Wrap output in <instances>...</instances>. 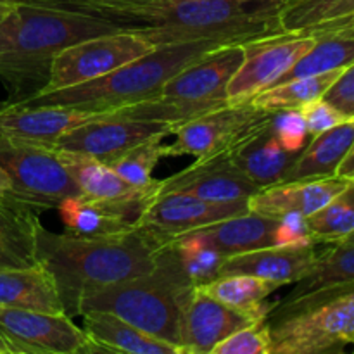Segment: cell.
<instances>
[{
	"mask_svg": "<svg viewBox=\"0 0 354 354\" xmlns=\"http://www.w3.org/2000/svg\"><path fill=\"white\" fill-rule=\"evenodd\" d=\"M169 242L145 225L111 237L52 234L40 227L37 258L54 277L64 313L75 318L90 294L151 272Z\"/></svg>",
	"mask_w": 354,
	"mask_h": 354,
	"instance_id": "obj_1",
	"label": "cell"
},
{
	"mask_svg": "<svg viewBox=\"0 0 354 354\" xmlns=\"http://www.w3.org/2000/svg\"><path fill=\"white\" fill-rule=\"evenodd\" d=\"M286 0H152L140 6L106 9L93 16L142 35L154 45L197 40L242 44L280 30Z\"/></svg>",
	"mask_w": 354,
	"mask_h": 354,
	"instance_id": "obj_2",
	"label": "cell"
},
{
	"mask_svg": "<svg viewBox=\"0 0 354 354\" xmlns=\"http://www.w3.org/2000/svg\"><path fill=\"white\" fill-rule=\"evenodd\" d=\"M109 19L16 0V6L0 23V80L19 102L47 85L50 66L66 47L85 38L120 31Z\"/></svg>",
	"mask_w": 354,
	"mask_h": 354,
	"instance_id": "obj_3",
	"label": "cell"
},
{
	"mask_svg": "<svg viewBox=\"0 0 354 354\" xmlns=\"http://www.w3.org/2000/svg\"><path fill=\"white\" fill-rule=\"evenodd\" d=\"M227 44L228 41L220 40H197L156 45L145 55L100 78L55 92L35 93L17 104L69 107L99 114L111 113L159 95L165 83L176 73Z\"/></svg>",
	"mask_w": 354,
	"mask_h": 354,
	"instance_id": "obj_4",
	"label": "cell"
},
{
	"mask_svg": "<svg viewBox=\"0 0 354 354\" xmlns=\"http://www.w3.org/2000/svg\"><path fill=\"white\" fill-rule=\"evenodd\" d=\"M196 287L183 272L171 241L159 251L151 272L107 286L85 297L82 315L107 311L154 337L182 348V315Z\"/></svg>",
	"mask_w": 354,
	"mask_h": 354,
	"instance_id": "obj_5",
	"label": "cell"
},
{
	"mask_svg": "<svg viewBox=\"0 0 354 354\" xmlns=\"http://www.w3.org/2000/svg\"><path fill=\"white\" fill-rule=\"evenodd\" d=\"M266 322L272 354L344 351L354 341V283L279 301Z\"/></svg>",
	"mask_w": 354,
	"mask_h": 354,
	"instance_id": "obj_6",
	"label": "cell"
},
{
	"mask_svg": "<svg viewBox=\"0 0 354 354\" xmlns=\"http://www.w3.org/2000/svg\"><path fill=\"white\" fill-rule=\"evenodd\" d=\"M0 165L10 180L7 194L38 211L57 209L66 197L80 192L54 147L0 144Z\"/></svg>",
	"mask_w": 354,
	"mask_h": 354,
	"instance_id": "obj_7",
	"label": "cell"
},
{
	"mask_svg": "<svg viewBox=\"0 0 354 354\" xmlns=\"http://www.w3.org/2000/svg\"><path fill=\"white\" fill-rule=\"evenodd\" d=\"M154 47L151 40L128 30L85 38L59 52L50 66L47 85L40 92H55L92 82L142 57Z\"/></svg>",
	"mask_w": 354,
	"mask_h": 354,
	"instance_id": "obj_8",
	"label": "cell"
},
{
	"mask_svg": "<svg viewBox=\"0 0 354 354\" xmlns=\"http://www.w3.org/2000/svg\"><path fill=\"white\" fill-rule=\"evenodd\" d=\"M273 113L259 109L249 100L244 104H225L175 127L176 140L165 144V158L194 156L207 159L227 154L251 131L270 120Z\"/></svg>",
	"mask_w": 354,
	"mask_h": 354,
	"instance_id": "obj_9",
	"label": "cell"
},
{
	"mask_svg": "<svg viewBox=\"0 0 354 354\" xmlns=\"http://www.w3.org/2000/svg\"><path fill=\"white\" fill-rule=\"evenodd\" d=\"M97 353L83 328L66 313L0 306V354Z\"/></svg>",
	"mask_w": 354,
	"mask_h": 354,
	"instance_id": "obj_10",
	"label": "cell"
},
{
	"mask_svg": "<svg viewBox=\"0 0 354 354\" xmlns=\"http://www.w3.org/2000/svg\"><path fill=\"white\" fill-rule=\"evenodd\" d=\"M313 44V35L292 31H277L242 41L244 57L227 85V104L249 102L275 85Z\"/></svg>",
	"mask_w": 354,
	"mask_h": 354,
	"instance_id": "obj_11",
	"label": "cell"
},
{
	"mask_svg": "<svg viewBox=\"0 0 354 354\" xmlns=\"http://www.w3.org/2000/svg\"><path fill=\"white\" fill-rule=\"evenodd\" d=\"M173 131L175 127L168 123L127 120L102 113L62 135L54 144V149L92 156L106 162L127 149L154 138H166L173 135Z\"/></svg>",
	"mask_w": 354,
	"mask_h": 354,
	"instance_id": "obj_12",
	"label": "cell"
},
{
	"mask_svg": "<svg viewBox=\"0 0 354 354\" xmlns=\"http://www.w3.org/2000/svg\"><path fill=\"white\" fill-rule=\"evenodd\" d=\"M152 201V197L99 199L78 192L66 197L57 206V211L64 225V234L76 237H111L142 227L144 214Z\"/></svg>",
	"mask_w": 354,
	"mask_h": 354,
	"instance_id": "obj_13",
	"label": "cell"
},
{
	"mask_svg": "<svg viewBox=\"0 0 354 354\" xmlns=\"http://www.w3.org/2000/svg\"><path fill=\"white\" fill-rule=\"evenodd\" d=\"M245 211H249L248 201L216 203L182 192H161L149 206L142 225L168 241H175L180 235L209 227Z\"/></svg>",
	"mask_w": 354,
	"mask_h": 354,
	"instance_id": "obj_14",
	"label": "cell"
},
{
	"mask_svg": "<svg viewBox=\"0 0 354 354\" xmlns=\"http://www.w3.org/2000/svg\"><path fill=\"white\" fill-rule=\"evenodd\" d=\"M99 113L55 106L0 104V144H30L54 147L73 128L86 123Z\"/></svg>",
	"mask_w": 354,
	"mask_h": 354,
	"instance_id": "obj_15",
	"label": "cell"
},
{
	"mask_svg": "<svg viewBox=\"0 0 354 354\" xmlns=\"http://www.w3.org/2000/svg\"><path fill=\"white\" fill-rule=\"evenodd\" d=\"M242 44H227L169 78L159 95L223 106L227 104V85L241 66Z\"/></svg>",
	"mask_w": 354,
	"mask_h": 354,
	"instance_id": "obj_16",
	"label": "cell"
},
{
	"mask_svg": "<svg viewBox=\"0 0 354 354\" xmlns=\"http://www.w3.org/2000/svg\"><path fill=\"white\" fill-rule=\"evenodd\" d=\"M261 189L227 154L197 159L192 166L162 180L161 192H182L216 203L249 201Z\"/></svg>",
	"mask_w": 354,
	"mask_h": 354,
	"instance_id": "obj_17",
	"label": "cell"
},
{
	"mask_svg": "<svg viewBox=\"0 0 354 354\" xmlns=\"http://www.w3.org/2000/svg\"><path fill=\"white\" fill-rule=\"evenodd\" d=\"M251 324L256 320L214 299L197 286L183 310L180 346L185 354H209L218 342Z\"/></svg>",
	"mask_w": 354,
	"mask_h": 354,
	"instance_id": "obj_18",
	"label": "cell"
},
{
	"mask_svg": "<svg viewBox=\"0 0 354 354\" xmlns=\"http://www.w3.org/2000/svg\"><path fill=\"white\" fill-rule=\"evenodd\" d=\"M351 182L341 176L327 178L292 180L263 187L249 197V211L265 216H303L308 218L327 206L337 194H341Z\"/></svg>",
	"mask_w": 354,
	"mask_h": 354,
	"instance_id": "obj_19",
	"label": "cell"
},
{
	"mask_svg": "<svg viewBox=\"0 0 354 354\" xmlns=\"http://www.w3.org/2000/svg\"><path fill=\"white\" fill-rule=\"evenodd\" d=\"M189 234L225 259L258 249L283 245L282 218L265 216L252 211H245Z\"/></svg>",
	"mask_w": 354,
	"mask_h": 354,
	"instance_id": "obj_20",
	"label": "cell"
},
{
	"mask_svg": "<svg viewBox=\"0 0 354 354\" xmlns=\"http://www.w3.org/2000/svg\"><path fill=\"white\" fill-rule=\"evenodd\" d=\"M318 254L320 251L317 249V242L273 245L225 259L218 277L254 275L280 286H287L304 279L317 263Z\"/></svg>",
	"mask_w": 354,
	"mask_h": 354,
	"instance_id": "obj_21",
	"label": "cell"
},
{
	"mask_svg": "<svg viewBox=\"0 0 354 354\" xmlns=\"http://www.w3.org/2000/svg\"><path fill=\"white\" fill-rule=\"evenodd\" d=\"M273 114L227 152L228 159L261 189L282 182L287 169L299 156L282 144L273 124Z\"/></svg>",
	"mask_w": 354,
	"mask_h": 354,
	"instance_id": "obj_22",
	"label": "cell"
},
{
	"mask_svg": "<svg viewBox=\"0 0 354 354\" xmlns=\"http://www.w3.org/2000/svg\"><path fill=\"white\" fill-rule=\"evenodd\" d=\"M37 209L10 194L0 196V268H24L37 265Z\"/></svg>",
	"mask_w": 354,
	"mask_h": 354,
	"instance_id": "obj_23",
	"label": "cell"
},
{
	"mask_svg": "<svg viewBox=\"0 0 354 354\" xmlns=\"http://www.w3.org/2000/svg\"><path fill=\"white\" fill-rule=\"evenodd\" d=\"M83 330L97 353L127 354H185L182 348L154 337L107 311H86Z\"/></svg>",
	"mask_w": 354,
	"mask_h": 354,
	"instance_id": "obj_24",
	"label": "cell"
},
{
	"mask_svg": "<svg viewBox=\"0 0 354 354\" xmlns=\"http://www.w3.org/2000/svg\"><path fill=\"white\" fill-rule=\"evenodd\" d=\"M0 306L64 313L52 273L41 265L0 268Z\"/></svg>",
	"mask_w": 354,
	"mask_h": 354,
	"instance_id": "obj_25",
	"label": "cell"
},
{
	"mask_svg": "<svg viewBox=\"0 0 354 354\" xmlns=\"http://www.w3.org/2000/svg\"><path fill=\"white\" fill-rule=\"evenodd\" d=\"M57 151V149H55ZM62 162L71 173L73 180L78 185L80 192L86 196L99 197V199H138V197H156L161 194L162 180H159L158 185L152 187H137L128 183L121 178L113 168L92 156L76 154V152L57 151Z\"/></svg>",
	"mask_w": 354,
	"mask_h": 354,
	"instance_id": "obj_26",
	"label": "cell"
},
{
	"mask_svg": "<svg viewBox=\"0 0 354 354\" xmlns=\"http://www.w3.org/2000/svg\"><path fill=\"white\" fill-rule=\"evenodd\" d=\"M353 140L354 120H346L324 133L315 135L287 169L282 182L335 176Z\"/></svg>",
	"mask_w": 354,
	"mask_h": 354,
	"instance_id": "obj_27",
	"label": "cell"
},
{
	"mask_svg": "<svg viewBox=\"0 0 354 354\" xmlns=\"http://www.w3.org/2000/svg\"><path fill=\"white\" fill-rule=\"evenodd\" d=\"M279 24L282 31L306 35L354 26V0H286Z\"/></svg>",
	"mask_w": 354,
	"mask_h": 354,
	"instance_id": "obj_28",
	"label": "cell"
},
{
	"mask_svg": "<svg viewBox=\"0 0 354 354\" xmlns=\"http://www.w3.org/2000/svg\"><path fill=\"white\" fill-rule=\"evenodd\" d=\"M199 287L214 299L261 322L277 306V303H268V297L282 286L254 275H225Z\"/></svg>",
	"mask_w": 354,
	"mask_h": 354,
	"instance_id": "obj_29",
	"label": "cell"
},
{
	"mask_svg": "<svg viewBox=\"0 0 354 354\" xmlns=\"http://www.w3.org/2000/svg\"><path fill=\"white\" fill-rule=\"evenodd\" d=\"M315 44L275 85L287 80L346 69L354 62V26L315 33Z\"/></svg>",
	"mask_w": 354,
	"mask_h": 354,
	"instance_id": "obj_30",
	"label": "cell"
},
{
	"mask_svg": "<svg viewBox=\"0 0 354 354\" xmlns=\"http://www.w3.org/2000/svg\"><path fill=\"white\" fill-rule=\"evenodd\" d=\"M354 283V242H335L322 249L317 263L304 279L283 299H296L304 294L334 286Z\"/></svg>",
	"mask_w": 354,
	"mask_h": 354,
	"instance_id": "obj_31",
	"label": "cell"
},
{
	"mask_svg": "<svg viewBox=\"0 0 354 354\" xmlns=\"http://www.w3.org/2000/svg\"><path fill=\"white\" fill-rule=\"evenodd\" d=\"M341 73L342 69L324 73V75L287 80V82H282L279 85H273L259 92L258 95L252 97L251 102L259 109L268 111V113L301 109L306 104L322 99L328 90V86L337 80Z\"/></svg>",
	"mask_w": 354,
	"mask_h": 354,
	"instance_id": "obj_32",
	"label": "cell"
},
{
	"mask_svg": "<svg viewBox=\"0 0 354 354\" xmlns=\"http://www.w3.org/2000/svg\"><path fill=\"white\" fill-rule=\"evenodd\" d=\"M306 227L317 244L346 241L354 232V183H349L327 206L308 216Z\"/></svg>",
	"mask_w": 354,
	"mask_h": 354,
	"instance_id": "obj_33",
	"label": "cell"
},
{
	"mask_svg": "<svg viewBox=\"0 0 354 354\" xmlns=\"http://www.w3.org/2000/svg\"><path fill=\"white\" fill-rule=\"evenodd\" d=\"M216 107L221 106L156 95L152 99L144 100V102L121 107V109L111 111L107 114H113V116L118 118H127V120L154 121V123H168L173 124V127H178V124L185 123V121L192 120L196 116H201V114L207 113V111L216 109Z\"/></svg>",
	"mask_w": 354,
	"mask_h": 354,
	"instance_id": "obj_34",
	"label": "cell"
},
{
	"mask_svg": "<svg viewBox=\"0 0 354 354\" xmlns=\"http://www.w3.org/2000/svg\"><path fill=\"white\" fill-rule=\"evenodd\" d=\"M162 158H165L162 138H154L107 159L106 165L131 185L152 187L159 183V180L152 178V171Z\"/></svg>",
	"mask_w": 354,
	"mask_h": 354,
	"instance_id": "obj_35",
	"label": "cell"
},
{
	"mask_svg": "<svg viewBox=\"0 0 354 354\" xmlns=\"http://www.w3.org/2000/svg\"><path fill=\"white\" fill-rule=\"evenodd\" d=\"M176 252L180 256L183 272L187 273L190 280L196 286H204L218 277L221 265L225 263V258L218 254L213 249L206 248L201 244L196 237L190 234L180 235L173 241Z\"/></svg>",
	"mask_w": 354,
	"mask_h": 354,
	"instance_id": "obj_36",
	"label": "cell"
},
{
	"mask_svg": "<svg viewBox=\"0 0 354 354\" xmlns=\"http://www.w3.org/2000/svg\"><path fill=\"white\" fill-rule=\"evenodd\" d=\"M213 354H272L268 322H256L234 332L214 346Z\"/></svg>",
	"mask_w": 354,
	"mask_h": 354,
	"instance_id": "obj_37",
	"label": "cell"
},
{
	"mask_svg": "<svg viewBox=\"0 0 354 354\" xmlns=\"http://www.w3.org/2000/svg\"><path fill=\"white\" fill-rule=\"evenodd\" d=\"M273 124H275V130L282 144L289 151L299 154L304 145L308 144V137H310L303 116H301V111H279V113L273 114Z\"/></svg>",
	"mask_w": 354,
	"mask_h": 354,
	"instance_id": "obj_38",
	"label": "cell"
},
{
	"mask_svg": "<svg viewBox=\"0 0 354 354\" xmlns=\"http://www.w3.org/2000/svg\"><path fill=\"white\" fill-rule=\"evenodd\" d=\"M299 111L310 137L324 133V131L330 130V128L337 127L342 121H346V118L342 116L334 106H330V104L324 99L313 100V102L301 107Z\"/></svg>",
	"mask_w": 354,
	"mask_h": 354,
	"instance_id": "obj_39",
	"label": "cell"
},
{
	"mask_svg": "<svg viewBox=\"0 0 354 354\" xmlns=\"http://www.w3.org/2000/svg\"><path fill=\"white\" fill-rule=\"evenodd\" d=\"M322 99L334 106L346 120H354V62L342 69Z\"/></svg>",
	"mask_w": 354,
	"mask_h": 354,
	"instance_id": "obj_40",
	"label": "cell"
},
{
	"mask_svg": "<svg viewBox=\"0 0 354 354\" xmlns=\"http://www.w3.org/2000/svg\"><path fill=\"white\" fill-rule=\"evenodd\" d=\"M21 2L40 3V6L59 7V9L93 14L106 9H121V7L140 6V3L152 2V0H21Z\"/></svg>",
	"mask_w": 354,
	"mask_h": 354,
	"instance_id": "obj_41",
	"label": "cell"
},
{
	"mask_svg": "<svg viewBox=\"0 0 354 354\" xmlns=\"http://www.w3.org/2000/svg\"><path fill=\"white\" fill-rule=\"evenodd\" d=\"M335 175L341 176V178H344V180H348V182L354 183V140H353L351 147H349L348 154L344 156L342 162L339 165Z\"/></svg>",
	"mask_w": 354,
	"mask_h": 354,
	"instance_id": "obj_42",
	"label": "cell"
},
{
	"mask_svg": "<svg viewBox=\"0 0 354 354\" xmlns=\"http://www.w3.org/2000/svg\"><path fill=\"white\" fill-rule=\"evenodd\" d=\"M9 189H10L9 175H7L6 169H3L2 165H0V196H3V194L9 192Z\"/></svg>",
	"mask_w": 354,
	"mask_h": 354,
	"instance_id": "obj_43",
	"label": "cell"
},
{
	"mask_svg": "<svg viewBox=\"0 0 354 354\" xmlns=\"http://www.w3.org/2000/svg\"><path fill=\"white\" fill-rule=\"evenodd\" d=\"M14 6H16V0H0V23L6 19V16L14 9Z\"/></svg>",
	"mask_w": 354,
	"mask_h": 354,
	"instance_id": "obj_44",
	"label": "cell"
},
{
	"mask_svg": "<svg viewBox=\"0 0 354 354\" xmlns=\"http://www.w3.org/2000/svg\"><path fill=\"white\" fill-rule=\"evenodd\" d=\"M342 242H344V241H342ZM346 242H354V232H353L351 235H349L348 239H346Z\"/></svg>",
	"mask_w": 354,
	"mask_h": 354,
	"instance_id": "obj_45",
	"label": "cell"
},
{
	"mask_svg": "<svg viewBox=\"0 0 354 354\" xmlns=\"http://www.w3.org/2000/svg\"><path fill=\"white\" fill-rule=\"evenodd\" d=\"M353 351H354V341H353Z\"/></svg>",
	"mask_w": 354,
	"mask_h": 354,
	"instance_id": "obj_46",
	"label": "cell"
}]
</instances>
